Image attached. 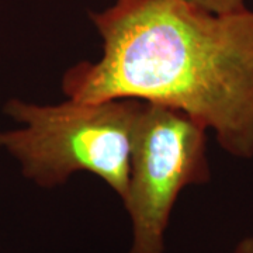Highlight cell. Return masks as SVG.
Wrapping results in <instances>:
<instances>
[{
	"instance_id": "1",
	"label": "cell",
	"mask_w": 253,
	"mask_h": 253,
	"mask_svg": "<svg viewBox=\"0 0 253 253\" xmlns=\"http://www.w3.org/2000/svg\"><path fill=\"white\" fill-rule=\"evenodd\" d=\"M101 56L62 76L66 99H135L179 110L236 158L253 156V11L186 0H116L91 13Z\"/></svg>"
},
{
	"instance_id": "2",
	"label": "cell",
	"mask_w": 253,
	"mask_h": 253,
	"mask_svg": "<svg viewBox=\"0 0 253 253\" xmlns=\"http://www.w3.org/2000/svg\"><path fill=\"white\" fill-rule=\"evenodd\" d=\"M145 101L113 99L33 104L13 99L4 111L21 128L0 132V148L40 187L65 184L78 172L100 177L126 199L135 128Z\"/></svg>"
},
{
	"instance_id": "3",
	"label": "cell",
	"mask_w": 253,
	"mask_h": 253,
	"mask_svg": "<svg viewBox=\"0 0 253 253\" xmlns=\"http://www.w3.org/2000/svg\"><path fill=\"white\" fill-rule=\"evenodd\" d=\"M206 131L179 110L145 103L123 200L134 232L129 253L165 252V231L180 191L210 179Z\"/></svg>"
},
{
	"instance_id": "4",
	"label": "cell",
	"mask_w": 253,
	"mask_h": 253,
	"mask_svg": "<svg viewBox=\"0 0 253 253\" xmlns=\"http://www.w3.org/2000/svg\"><path fill=\"white\" fill-rule=\"evenodd\" d=\"M191 4L201 7V9L211 11V13H234L238 10L246 9V0H186Z\"/></svg>"
},
{
	"instance_id": "5",
	"label": "cell",
	"mask_w": 253,
	"mask_h": 253,
	"mask_svg": "<svg viewBox=\"0 0 253 253\" xmlns=\"http://www.w3.org/2000/svg\"><path fill=\"white\" fill-rule=\"evenodd\" d=\"M234 253H253V238H246L236 246Z\"/></svg>"
}]
</instances>
